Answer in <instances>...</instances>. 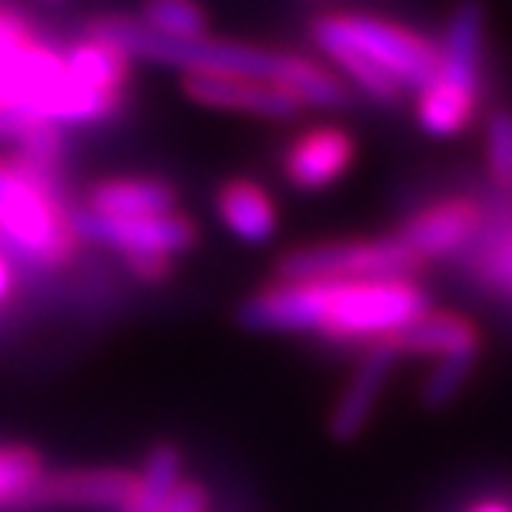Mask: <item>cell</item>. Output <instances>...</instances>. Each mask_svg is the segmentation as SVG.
I'll return each instance as SVG.
<instances>
[{
  "label": "cell",
  "mask_w": 512,
  "mask_h": 512,
  "mask_svg": "<svg viewBox=\"0 0 512 512\" xmlns=\"http://www.w3.org/2000/svg\"><path fill=\"white\" fill-rule=\"evenodd\" d=\"M90 34L114 44L130 60H150V64L180 67L187 74H217V77H247L276 84L300 100L303 107L340 110L353 104V90L343 84L333 70L313 64L310 57L276 54V50L237 44V40L217 37H190L173 40L153 34L137 17L107 14L90 24Z\"/></svg>",
  "instance_id": "6da1fadb"
},
{
  "label": "cell",
  "mask_w": 512,
  "mask_h": 512,
  "mask_svg": "<svg viewBox=\"0 0 512 512\" xmlns=\"http://www.w3.org/2000/svg\"><path fill=\"white\" fill-rule=\"evenodd\" d=\"M57 190L0 157V243H7L10 260L20 256L37 266H60L74 256L77 237Z\"/></svg>",
  "instance_id": "7a4b0ae2"
},
{
  "label": "cell",
  "mask_w": 512,
  "mask_h": 512,
  "mask_svg": "<svg viewBox=\"0 0 512 512\" xmlns=\"http://www.w3.org/2000/svg\"><path fill=\"white\" fill-rule=\"evenodd\" d=\"M323 326L333 343H383L429 313V296L413 280L320 283Z\"/></svg>",
  "instance_id": "3957f363"
},
{
  "label": "cell",
  "mask_w": 512,
  "mask_h": 512,
  "mask_svg": "<svg viewBox=\"0 0 512 512\" xmlns=\"http://www.w3.org/2000/svg\"><path fill=\"white\" fill-rule=\"evenodd\" d=\"M313 44L330 54H356L393 74L406 90H423L436 77L439 47L413 30L370 14H323L313 20Z\"/></svg>",
  "instance_id": "277c9868"
},
{
  "label": "cell",
  "mask_w": 512,
  "mask_h": 512,
  "mask_svg": "<svg viewBox=\"0 0 512 512\" xmlns=\"http://www.w3.org/2000/svg\"><path fill=\"white\" fill-rule=\"evenodd\" d=\"M419 260L396 237L323 243L286 253L276 263L283 283H346V280H413Z\"/></svg>",
  "instance_id": "5b68a950"
},
{
  "label": "cell",
  "mask_w": 512,
  "mask_h": 512,
  "mask_svg": "<svg viewBox=\"0 0 512 512\" xmlns=\"http://www.w3.org/2000/svg\"><path fill=\"white\" fill-rule=\"evenodd\" d=\"M70 227L77 240L100 243V247L120 250L124 256L153 253V256H177L197 243V227L180 213H160V217H133L114 220L90 210H70Z\"/></svg>",
  "instance_id": "8992f818"
},
{
  "label": "cell",
  "mask_w": 512,
  "mask_h": 512,
  "mask_svg": "<svg viewBox=\"0 0 512 512\" xmlns=\"http://www.w3.org/2000/svg\"><path fill=\"white\" fill-rule=\"evenodd\" d=\"M133 489H137V473L120 466H87V469H60V473H44L34 493L20 512L37 509H100V512H124Z\"/></svg>",
  "instance_id": "52a82bcc"
},
{
  "label": "cell",
  "mask_w": 512,
  "mask_h": 512,
  "mask_svg": "<svg viewBox=\"0 0 512 512\" xmlns=\"http://www.w3.org/2000/svg\"><path fill=\"white\" fill-rule=\"evenodd\" d=\"M237 323L253 333H320V283H276L237 306Z\"/></svg>",
  "instance_id": "ba28073f"
},
{
  "label": "cell",
  "mask_w": 512,
  "mask_h": 512,
  "mask_svg": "<svg viewBox=\"0 0 512 512\" xmlns=\"http://www.w3.org/2000/svg\"><path fill=\"white\" fill-rule=\"evenodd\" d=\"M64 80V54L44 40H27L0 54V110L20 107L40 114Z\"/></svg>",
  "instance_id": "9c48e42d"
},
{
  "label": "cell",
  "mask_w": 512,
  "mask_h": 512,
  "mask_svg": "<svg viewBox=\"0 0 512 512\" xmlns=\"http://www.w3.org/2000/svg\"><path fill=\"white\" fill-rule=\"evenodd\" d=\"M479 223H483V207L469 197H449L439 200L433 207L419 210L416 217L403 223V230L396 233V240L423 260H439V256L456 253L476 237Z\"/></svg>",
  "instance_id": "30bf717a"
},
{
  "label": "cell",
  "mask_w": 512,
  "mask_h": 512,
  "mask_svg": "<svg viewBox=\"0 0 512 512\" xmlns=\"http://www.w3.org/2000/svg\"><path fill=\"white\" fill-rule=\"evenodd\" d=\"M183 94L203 107L233 110V114H250L266 120H290L303 110L290 90L266 84V80L247 77H217V74H187L183 77Z\"/></svg>",
  "instance_id": "8fae6325"
},
{
  "label": "cell",
  "mask_w": 512,
  "mask_h": 512,
  "mask_svg": "<svg viewBox=\"0 0 512 512\" xmlns=\"http://www.w3.org/2000/svg\"><path fill=\"white\" fill-rule=\"evenodd\" d=\"M483 50H486V7L479 0H459L449 14L443 44H439L436 77L479 94L483 80Z\"/></svg>",
  "instance_id": "7c38bea8"
},
{
  "label": "cell",
  "mask_w": 512,
  "mask_h": 512,
  "mask_svg": "<svg viewBox=\"0 0 512 512\" xmlns=\"http://www.w3.org/2000/svg\"><path fill=\"white\" fill-rule=\"evenodd\" d=\"M399 356L389 350L386 343H373L370 353L363 356L360 370L350 376V383L343 386L340 399H336L333 413H330V436L336 443H353L370 423L376 403H380L383 389L393 376Z\"/></svg>",
  "instance_id": "4fadbf2b"
},
{
  "label": "cell",
  "mask_w": 512,
  "mask_h": 512,
  "mask_svg": "<svg viewBox=\"0 0 512 512\" xmlns=\"http://www.w3.org/2000/svg\"><path fill=\"white\" fill-rule=\"evenodd\" d=\"M353 160V140L340 127H316L290 143L283 173L300 190H323L346 173Z\"/></svg>",
  "instance_id": "5bb4252c"
},
{
  "label": "cell",
  "mask_w": 512,
  "mask_h": 512,
  "mask_svg": "<svg viewBox=\"0 0 512 512\" xmlns=\"http://www.w3.org/2000/svg\"><path fill=\"white\" fill-rule=\"evenodd\" d=\"M87 210L114 220L160 217V213L177 210V190L153 177H117L97 183L87 193Z\"/></svg>",
  "instance_id": "9a60e30c"
},
{
  "label": "cell",
  "mask_w": 512,
  "mask_h": 512,
  "mask_svg": "<svg viewBox=\"0 0 512 512\" xmlns=\"http://www.w3.org/2000/svg\"><path fill=\"white\" fill-rule=\"evenodd\" d=\"M396 356H453V353H479V330L456 313H426L406 330L383 340Z\"/></svg>",
  "instance_id": "2e32d148"
},
{
  "label": "cell",
  "mask_w": 512,
  "mask_h": 512,
  "mask_svg": "<svg viewBox=\"0 0 512 512\" xmlns=\"http://www.w3.org/2000/svg\"><path fill=\"white\" fill-rule=\"evenodd\" d=\"M217 207L233 237L260 247L276 233V207L270 193L253 180H230L217 193Z\"/></svg>",
  "instance_id": "e0dca14e"
},
{
  "label": "cell",
  "mask_w": 512,
  "mask_h": 512,
  "mask_svg": "<svg viewBox=\"0 0 512 512\" xmlns=\"http://www.w3.org/2000/svg\"><path fill=\"white\" fill-rule=\"evenodd\" d=\"M64 67L77 84L97 90V94L124 100V87L130 77V57H124L114 44H107V40H100L94 34L77 40L74 47L64 50Z\"/></svg>",
  "instance_id": "ac0fdd59"
},
{
  "label": "cell",
  "mask_w": 512,
  "mask_h": 512,
  "mask_svg": "<svg viewBox=\"0 0 512 512\" xmlns=\"http://www.w3.org/2000/svg\"><path fill=\"white\" fill-rule=\"evenodd\" d=\"M476 97L469 90L446 84V80L433 77L419 90L416 100V117L429 137H459L476 117Z\"/></svg>",
  "instance_id": "d6986e66"
},
{
  "label": "cell",
  "mask_w": 512,
  "mask_h": 512,
  "mask_svg": "<svg viewBox=\"0 0 512 512\" xmlns=\"http://www.w3.org/2000/svg\"><path fill=\"white\" fill-rule=\"evenodd\" d=\"M180 476H183L180 449L170 443L153 446L147 463L137 473V489H133L124 512H163L173 493L180 489Z\"/></svg>",
  "instance_id": "ffe728a7"
},
{
  "label": "cell",
  "mask_w": 512,
  "mask_h": 512,
  "mask_svg": "<svg viewBox=\"0 0 512 512\" xmlns=\"http://www.w3.org/2000/svg\"><path fill=\"white\" fill-rule=\"evenodd\" d=\"M44 459L37 449L20 443H0V512H20L27 496L44 476Z\"/></svg>",
  "instance_id": "44dd1931"
},
{
  "label": "cell",
  "mask_w": 512,
  "mask_h": 512,
  "mask_svg": "<svg viewBox=\"0 0 512 512\" xmlns=\"http://www.w3.org/2000/svg\"><path fill=\"white\" fill-rule=\"evenodd\" d=\"M140 24L150 27L153 34L190 40L207 34V14L197 0H143Z\"/></svg>",
  "instance_id": "7402d4cb"
},
{
  "label": "cell",
  "mask_w": 512,
  "mask_h": 512,
  "mask_svg": "<svg viewBox=\"0 0 512 512\" xmlns=\"http://www.w3.org/2000/svg\"><path fill=\"white\" fill-rule=\"evenodd\" d=\"M479 363V353H453L436 360V370L426 376L423 386H419V403L426 409H443L453 399L463 393V386L469 383Z\"/></svg>",
  "instance_id": "603a6c76"
},
{
  "label": "cell",
  "mask_w": 512,
  "mask_h": 512,
  "mask_svg": "<svg viewBox=\"0 0 512 512\" xmlns=\"http://www.w3.org/2000/svg\"><path fill=\"white\" fill-rule=\"evenodd\" d=\"M336 60V67L343 70L346 77L353 80L356 87L363 90L366 97L376 100V104H383V107H396L399 100H403L406 94V87L399 84V80L393 74H386L383 67H376L373 60H366V57H356V54H330Z\"/></svg>",
  "instance_id": "cb8c5ba5"
},
{
  "label": "cell",
  "mask_w": 512,
  "mask_h": 512,
  "mask_svg": "<svg viewBox=\"0 0 512 512\" xmlns=\"http://www.w3.org/2000/svg\"><path fill=\"white\" fill-rule=\"evenodd\" d=\"M486 167L499 187L512 190V110L506 107L486 117Z\"/></svg>",
  "instance_id": "d4e9b609"
},
{
  "label": "cell",
  "mask_w": 512,
  "mask_h": 512,
  "mask_svg": "<svg viewBox=\"0 0 512 512\" xmlns=\"http://www.w3.org/2000/svg\"><path fill=\"white\" fill-rule=\"evenodd\" d=\"M127 270L143 283H163L173 273V260L170 256H153V253H133L124 256Z\"/></svg>",
  "instance_id": "484cf974"
},
{
  "label": "cell",
  "mask_w": 512,
  "mask_h": 512,
  "mask_svg": "<svg viewBox=\"0 0 512 512\" xmlns=\"http://www.w3.org/2000/svg\"><path fill=\"white\" fill-rule=\"evenodd\" d=\"M10 293H14V260L0 250V303H7Z\"/></svg>",
  "instance_id": "4316f807"
},
{
  "label": "cell",
  "mask_w": 512,
  "mask_h": 512,
  "mask_svg": "<svg viewBox=\"0 0 512 512\" xmlns=\"http://www.w3.org/2000/svg\"><path fill=\"white\" fill-rule=\"evenodd\" d=\"M473 512H512V506H506V503H479Z\"/></svg>",
  "instance_id": "83f0119b"
},
{
  "label": "cell",
  "mask_w": 512,
  "mask_h": 512,
  "mask_svg": "<svg viewBox=\"0 0 512 512\" xmlns=\"http://www.w3.org/2000/svg\"><path fill=\"white\" fill-rule=\"evenodd\" d=\"M47 4H57V0H47Z\"/></svg>",
  "instance_id": "f1b7e54d"
}]
</instances>
